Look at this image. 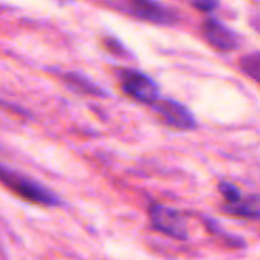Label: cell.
Wrapping results in <instances>:
<instances>
[{
	"mask_svg": "<svg viewBox=\"0 0 260 260\" xmlns=\"http://www.w3.org/2000/svg\"><path fill=\"white\" fill-rule=\"evenodd\" d=\"M149 218L152 227L157 232L165 233L178 241H186L189 238L186 219L178 210L161 204H152L149 207Z\"/></svg>",
	"mask_w": 260,
	"mask_h": 260,
	"instance_id": "cell-2",
	"label": "cell"
},
{
	"mask_svg": "<svg viewBox=\"0 0 260 260\" xmlns=\"http://www.w3.org/2000/svg\"><path fill=\"white\" fill-rule=\"evenodd\" d=\"M224 209L230 215L250 219H260V195H250L245 198L242 197L239 201L229 204Z\"/></svg>",
	"mask_w": 260,
	"mask_h": 260,
	"instance_id": "cell-7",
	"label": "cell"
},
{
	"mask_svg": "<svg viewBox=\"0 0 260 260\" xmlns=\"http://www.w3.org/2000/svg\"><path fill=\"white\" fill-rule=\"evenodd\" d=\"M128 8L131 14H134L136 17L152 23L171 24L177 18L172 9L163 6L157 0H128Z\"/></svg>",
	"mask_w": 260,
	"mask_h": 260,
	"instance_id": "cell-6",
	"label": "cell"
},
{
	"mask_svg": "<svg viewBox=\"0 0 260 260\" xmlns=\"http://www.w3.org/2000/svg\"><path fill=\"white\" fill-rule=\"evenodd\" d=\"M152 108L166 125L174 126L177 129H195L198 125L192 111L177 101L157 99L155 102H152Z\"/></svg>",
	"mask_w": 260,
	"mask_h": 260,
	"instance_id": "cell-4",
	"label": "cell"
},
{
	"mask_svg": "<svg viewBox=\"0 0 260 260\" xmlns=\"http://www.w3.org/2000/svg\"><path fill=\"white\" fill-rule=\"evenodd\" d=\"M120 81L123 91L139 102L152 104L158 99V84L139 70H123Z\"/></svg>",
	"mask_w": 260,
	"mask_h": 260,
	"instance_id": "cell-3",
	"label": "cell"
},
{
	"mask_svg": "<svg viewBox=\"0 0 260 260\" xmlns=\"http://www.w3.org/2000/svg\"><path fill=\"white\" fill-rule=\"evenodd\" d=\"M201 30L206 41L218 52H232L241 46L239 34L215 18H207Z\"/></svg>",
	"mask_w": 260,
	"mask_h": 260,
	"instance_id": "cell-5",
	"label": "cell"
},
{
	"mask_svg": "<svg viewBox=\"0 0 260 260\" xmlns=\"http://www.w3.org/2000/svg\"><path fill=\"white\" fill-rule=\"evenodd\" d=\"M0 181L24 201H30V203L41 204V206H59L61 204L59 198L53 192H50L40 183L24 175H20L15 171L5 168L2 165H0Z\"/></svg>",
	"mask_w": 260,
	"mask_h": 260,
	"instance_id": "cell-1",
	"label": "cell"
},
{
	"mask_svg": "<svg viewBox=\"0 0 260 260\" xmlns=\"http://www.w3.org/2000/svg\"><path fill=\"white\" fill-rule=\"evenodd\" d=\"M218 190L229 204H233V203H236V201H239L242 198L241 190L235 184H232L229 181H221L219 186H218Z\"/></svg>",
	"mask_w": 260,
	"mask_h": 260,
	"instance_id": "cell-10",
	"label": "cell"
},
{
	"mask_svg": "<svg viewBox=\"0 0 260 260\" xmlns=\"http://www.w3.org/2000/svg\"><path fill=\"white\" fill-rule=\"evenodd\" d=\"M239 67L250 76H253L254 79L260 81V52L247 55L244 58H241L239 61Z\"/></svg>",
	"mask_w": 260,
	"mask_h": 260,
	"instance_id": "cell-9",
	"label": "cell"
},
{
	"mask_svg": "<svg viewBox=\"0 0 260 260\" xmlns=\"http://www.w3.org/2000/svg\"><path fill=\"white\" fill-rule=\"evenodd\" d=\"M64 81L73 90H78V91H82L87 94H94V96H107V93L102 91V88H99L96 84H93L88 78H85L82 75L67 73V75H64Z\"/></svg>",
	"mask_w": 260,
	"mask_h": 260,
	"instance_id": "cell-8",
	"label": "cell"
},
{
	"mask_svg": "<svg viewBox=\"0 0 260 260\" xmlns=\"http://www.w3.org/2000/svg\"><path fill=\"white\" fill-rule=\"evenodd\" d=\"M104 44H105V47H107L110 52H113V53H117V55H125V53H126L123 44H122L119 40L113 38V37H107V38L104 40Z\"/></svg>",
	"mask_w": 260,
	"mask_h": 260,
	"instance_id": "cell-12",
	"label": "cell"
},
{
	"mask_svg": "<svg viewBox=\"0 0 260 260\" xmlns=\"http://www.w3.org/2000/svg\"><path fill=\"white\" fill-rule=\"evenodd\" d=\"M189 3L201 12H212L219 6L221 0H189Z\"/></svg>",
	"mask_w": 260,
	"mask_h": 260,
	"instance_id": "cell-11",
	"label": "cell"
}]
</instances>
